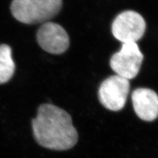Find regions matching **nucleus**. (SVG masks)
I'll return each mask as SVG.
<instances>
[{
    "label": "nucleus",
    "mask_w": 158,
    "mask_h": 158,
    "mask_svg": "<svg viewBox=\"0 0 158 158\" xmlns=\"http://www.w3.org/2000/svg\"><path fill=\"white\" fill-rule=\"evenodd\" d=\"M144 56L136 42L123 43L110 59V67L117 75L130 80L139 73Z\"/></svg>",
    "instance_id": "7ed1b4c3"
},
{
    "label": "nucleus",
    "mask_w": 158,
    "mask_h": 158,
    "mask_svg": "<svg viewBox=\"0 0 158 158\" xmlns=\"http://www.w3.org/2000/svg\"><path fill=\"white\" fill-rule=\"evenodd\" d=\"M129 90V80L117 75L111 76L99 88V100L109 110L120 111L125 105Z\"/></svg>",
    "instance_id": "20e7f679"
},
{
    "label": "nucleus",
    "mask_w": 158,
    "mask_h": 158,
    "mask_svg": "<svg viewBox=\"0 0 158 158\" xmlns=\"http://www.w3.org/2000/svg\"><path fill=\"white\" fill-rule=\"evenodd\" d=\"M146 24L141 15L134 11H125L116 17L111 27L114 37L123 43L136 42L143 36Z\"/></svg>",
    "instance_id": "39448f33"
},
{
    "label": "nucleus",
    "mask_w": 158,
    "mask_h": 158,
    "mask_svg": "<svg viewBox=\"0 0 158 158\" xmlns=\"http://www.w3.org/2000/svg\"><path fill=\"white\" fill-rule=\"evenodd\" d=\"M132 102L137 116L145 121L158 117V95L149 88H140L133 91Z\"/></svg>",
    "instance_id": "0eeeda50"
},
{
    "label": "nucleus",
    "mask_w": 158,
    "mask_h": 158,
    "mask_svg": "<svg viewBox=\"0 0 158 158\" xmlns=\"http://www.w3.org/2000/svg\"><path fill=\"white\" fill-rule=\"evenodd\" d=\"M31 124L36 142L47 149L67 150L75 146L78 141V132L71 115L50 103L39 106L37 115L32 118Z\"/></svg>",
    "instance_id": "f257e3e1"
},
{
    "label": "nucleus",
    "mask_w": 158,
    "mask_h": 158,
    "mask_svg": "<svg viewBox=\"0 0 158 158\" xmlns=\"http://www.w3.org/2000/svg\"><path fill=\"white\" fill-rule=\"evenodd\" d=\"M38 43L49 53L59 55L65 52L69 46V37L61 25L52 22L43 23L36 34Z\"/></svg>",
    "instance_id": "423d86ee"
},
{
    "label": "nucleus",
    "mask_w": 158,
    "mask_h": 158,
    "mask_svg": "<svg viewBox=\"0 0 158 158\" xmlns=\"http://www.w3.org/2000/svg\"><path fill=\"white\" fill-rule=\"evenodd\" d=\"M15 71L11 56V48L7 44L0 45V85L7 82Z\"/></svg>",
    "instance_id": "6e6552de"
},
{
    "label": "nucleus",
    "mask_w": 158,
    "mask_h": 158,
    "mask_svg": "<svg viewBox=\"0 0 158 158\" xmlns=\"http://www.w3.org/2000/svg\"><path fill=\"white\" fill-rule=\"evenodd\" d=\"M62 5V0H13L11 11L22 23H44L59 13Z\"/></svg>",
    "instance_id": "f03ea898"
}]
</instances>
